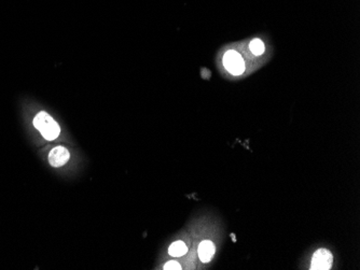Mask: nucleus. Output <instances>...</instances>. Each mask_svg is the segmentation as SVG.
Returning <instances> with one entry per match:
<instances>
[{"label":"nucleus","mask_w":360,"mask_h":270,"mask_svg":"<svg viewBox=\"0 0 360 270\" xmlns=\"http://www.w3.org/2000/svg\"><path fill=\"white\" fill-rule=\"evenodd\" d=\"M249 50L251 53L253 55H257V56H259V55H262L264 53V44L262 41L260 39H253L250 44H249Z\"/></svg>","instance_id":"obj_7"},{"label":"nucleus","mask_w":360,"mask_h":270,"mask_svg":"<svg viewBox=\"0 0 360 270\" xmlns=\"http://www.w3.org/2000/svg\"><path fill=\"white\" fill-rule=\"evenodd\" d=\"M164 269H166V270L167 269H177V270H179V269H181V266L177 262L171 261V262H168V263H166L165 265H164Z\"/></svg>","instance_id":"obj_8"},{"label":"nucleus","mask_w":360,"mask_h":270,"mask_svg":"<svg viewBox=\"0 0 360 270\" xmlns=\"http://www.w3.org/2000/svg\"><path fill=\"white\" fill-rule=\"evenodd\" d=\"M333 263V256L331 252L327 249H320L317 250L313 257L311 269L313 270H329Z\"/></svg>","instance_id":"obj_3"},{"label":"nucleus","mask_w":360,"mask_h":270,"mask_svg":"<svg viewBox=\"0 0 360 270\" xmlns=\"http://www.w3.org/2000/svg\"><path fill=\"white\" fill-rule=\"evenodd\" d=\"M223 65L231 75L240 76L245 70V61L235 51H228L223 56Z\"/></svg>","instance_id":"obj_2"},{"label":"nucleus","mask_w":360,"mask_h":270,"mask_svg":"<svg viewBox=\"0 0 360 270\" xmlns=\"http://www.w3.org/2000/svg\"><path fill=\"white\" fill-rule=\"evenodd\" d=\"M35 127L47 140H54L58 137L60 128L58 124L47 112H39L34 119Z\"/></svg>","instance_id":"obj_1"},{"label":"nucleus","mask_w":360,"mask_h":270,"mask_svg":"<svg viewBox=\"0 0 360 270\" xmlns=\"http://www.w3.org/2000/svg\"><path fill=\"white\" fill-rule=\"evenodd\" d=\"M70 159L69 151L64 147H56L50 152L49 162L53 167H61Z\"/></svg>","instance_id":"obj_4"},{"label":"nucleus","mask_w":360,"mask_h":270,"mask_svg":"<svg viewBox=\"0 0 360 270\" xmlns=\"http://www.w3.org/2000/svg\"><path fill=\"white\" fill-rule=\"evenodd\" d=\"M215 251H216L215 244L209 240L202 241L199 245V249H198L199 257L203 263H208L213 258Z\"/></svg>","instance_id":"obj_5"},{"label":"nucleus","mask_w":360,"mask_h":270,"mask_svg":"<svg viewBox=\"0 0 360 270\" xmlns=\"http://www.w3.org/2000/svg\"><path fill=\"white\" fill-rule=\"evenodd\" d=\"M188 252V246L183 241H175L171 244L168 253L171 256L180 257Z\"/></svg>","instance_id":"obj_6"}]
</instances>
